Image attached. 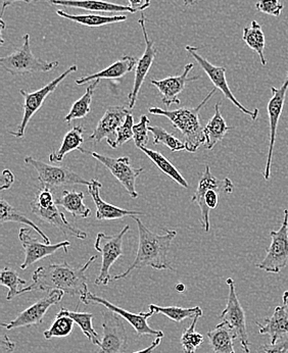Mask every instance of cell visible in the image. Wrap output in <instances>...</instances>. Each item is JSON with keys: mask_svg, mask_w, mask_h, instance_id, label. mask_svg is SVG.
I'll return each instance as SVG.
<instances>
[{"mask_svg": "<svg viewBox=\"0 0 288 353\" xmlns=\"http://www.w3.org/2000/svg\"><path fill=\"white\" fill-rule=\"evenodd\" d=\"M97 259L96 255L90 257L88 261L81 268L72 267L67 261L61 263H52L38 268L32 275V284L19 291V295L34 291L61 290L67 294L82 295L88 291L87 277L85 275L89 265Z\"/></svg>", "mask_w": 288, "mask_h": 353, "instance_id": "cell-1", "label": "cell"}, {"mask_svg": "<svg viewBox=\"0 0 288 353\" xmlns=\"http://www.w3.org/2000/svg\"><path fill=\"white\" fill-rule=\"evenodd\" d=\"M137 223L140 242L135 259L126 272L116 275L112 281L123 280L131 275L132 272L142 269L144 267H151L155 270H170L174 271L168 261V252L173 239L176 237L177 232L174 230L165 229L163 234H155L151 232L138 216H133Z\"/></svg>", "mask_w": 288, "mask_h": 353, "instance_id": "cell-2", "label": "cell"}, {"mask_svg": "<svg viewBox=\"0 0 288 353\" xmlns=\"http://www.w3.org/2000/svg\"><path fill=\"white\" fill-rule=\"evenodd\" d=\"M217 88L213 89L206 99H204L196 108H181L178 110H165L160 108H151L148 112L155 116H162L167 118L175 129L180 131L184 138V143L189 152H196L200 145L204 144V128L200 123V112L207 102L210 101Z\"/></svg>", "mask_w": 288, "mask_h": 353, "instance_id": "cell-3", "label": "cell"}, {"mask_svg": "<svg viewBox=\"0 0 288 353\" xmlns=\"http://www.w3.org/2000/svg\"><path fill=\"white\" fill-rule=\"evenodd\" d=\"M234 185L229 178L219 180L211 173L210 165H207L204 174L198 182L194 196L191 201L196 202L200 208V223L204 231H210V212L217 208L219 203V193L231 194Z\"/></svg>", "mask_w": 288, "mask_h": 353, "instance_id": "cell-4", "label": "cell"}, {"mask_svg": "<svg viewBox=\"0 0 288 353\" xmlns=\"http://www.w3.org/2000/svg\"><path fill=\"white\" fill-rule=\"evenodd\" d=\"M22 48L6 57H0V65L12 76L30 75L34 73H46L57 69L59 61H48L35 57L32 52L30 35L23 36Z\"/></svg>", "mask_w": 288, "mask_h": 353, "instance_id": "cell-5", "label": "cell"}, {"mask_svg": "<svg viewBox=\"0 0 288 353\" xmlns=\"http://www.w3.org/2000/svg\"><path fill=\"white\" fill-rule=\"evenodd\" d=\"M30 206H31L32 214H35L46 224L57 228L64 235L75 237L77 239H86V232L72 226L65 218V214L59 212L55 203L52 191L49 189H40L35 199L30 203Z\"/></svg>", "mask_w": 288, "mask_h": 353, "instance_id": "cell-6", "label": "cell"}, {"mask_svg": "<svg viewBox=\"0 0 288 353\" xmlns=\"http://www.w3.org/2000/svg\"><path fill=\"white\" fill-rule=\"evenodd\" d=\"M25 163L35 169L38 174V181L44 189L53 191L59 187L67 185H86L88 186L90 181H87L78 174L73 172L67 167L51 165L44 161H38L32 157H25Z\"/></svg>", "mask_w": 288, "mask_h": 353, "instance_id": "cell-7", "label": "cell"}, {"mask_svg": "<svg viewBox=\"0 0 288 353\" xmlns=\"http://www.w3.org/2000/svg\"><path fill=\"white\" fill-rule=\"evenodd\" d=\"M130 227L125 226L116 235L108 236L98 233L96 236L95 248L102 254V268L99 275L95 279V285H108L112 281L110 275L111 268L123 255V238L129 231Z\"/></svg>", "mask_w": 288, "mask_h": 353, "instance_id": "cell-8", "label": "cell"}, {"mask_svg": "<svg viewBox=\"0 0 288 353\" xmlns=\"http://www.w3.org/2000/svg\"><path fill=\"white\" fill-rule=\"evenodd\" d=\"M226 283L229 286V294H228L225 310L222 312L220 319H221L222 322L225 323L232 330L236 340L240 341L243 352L249 353L251 350H249L247 316H245L244 310L241 306L240 299H238V294H236L233 279H227Z\"/></svg>", "mask_w": 288, "mask_h": 353, "instance_id": "cell-9", "label": "cell"}, {"mask_svg": "<svg viewBox=\"0 0 288 353\" xmlns=\"http://www.w3.org/2000/svg\"><path fill=\"white\" fill-rule=\"evenodd\" d=\"M77 69H78V67H77L76 65H72L67 71L64 72L61 75H59L57 78H55V80L51 81V82H49L48 85L42 87L39 90L34 91V92L32 93H28L27 91L25 90H20L21 94H22V97H24L25 99L24 116H23L22 122H21V124L17 128L16 131H10L8 133L17 138L24 137L26 128H27L31 119L33 118L34 114L41 108L46 99L57 88V86H59L68 76L76 72Z\"/></svg>", "mask_w": 288, "mask_h": 353, "instance_id": "cell-10", "label": "cell"}, {"mask_svg": "<svg viewBox=\"0 0 288 353\" xmlns=\"http://www.w3.org/2000/svg\"><path fill=\"white\" fill-rule=\"evenodd\" d=\"M270 246L267 248L266 257L257 267L266 273L279 274L288 263V210H285L282 226L278 231H271Z\"/></svg>", "mask_w": 288, "mask_h": 353, "instance_id": "cell-11", "label": "cell"}, {"mask_svg": "<svg viewBox=\"0 0 288 353\" xmlns=\"http://www.w3.org/2000/svg\"><path fill=\"white\" fill-rule=\"evenodd\" d=\"M127 348V331L121 316L112 310H104L102 345L95 353H126Z\"/></svg>", "mask_w": 288, "mask_h": 353, "instance_id": "cell-12", "label": "cell"}, {"mask_svg": "<svg viewBox=\"0 0 288 353\" xmlns=\"http://www.w3.org/2000/svg\"><path fill=\"white\" fill-rule=\"evenodd\" d=\"M79 152L82 153H88L93 155L95 159H97L99 163H102L108 171L112 173V175L120 182L122 186L127 191L128 194L132 199H137L138 193L136 191V179L137 176L144 171V168L140 169H134L130 165V159L128 157H106V155L99 154L95 152H88L82 148H78Z\"/></svg>", "mask_w": 288, "mask_h": 353, "instance_id": "cell-13", "label": "cell"}, {"mask_svg": "<svg viewBox=\"0 0 288 353\" xmlns=\"http://www.w3.org/2000/svg\"><path fill=\"white\" fill-rule=\"evenodd\" d=\"M200 50V48H195V46H185V50L189 52L191 57L195 59L196 63L204 70V73L210 78L211 82L214 84L215 88L219 89L228 101H231L236 108H240V112L251 117V120H257L258 117H259V110L256 108L253 112L247 110V108H244V106L236 99V97H234L229 85H228L227 79H226L225 68L218 67V65H214L213 63H211L208 59L198 54V50Z\"/></svg>", "mask_w": 288, "mask_h": 353, "instance_id": "cell-14", "label": "cell"}, {"mask_svg": "<svg viewBox=\"0 0 288 353\" xmlns=\"http://www.w3.org/2000/svg\"><path fill=\"white\" fill-rule=\"evenodd\" d=\"M80 301L82 303L89 305V304H95V305H102L106 307V310H112L116 312L117 314L123 318L124 320L127 321L135 331L137 336H155L157 337L164 338V332L160 330H155L149 327L147 324V320L151 316H155L153 312L149 310L148 312H140V314H133V312H128V310H123L115 304L111 303L106 299L98 297L97 295L93 293L87 292L86 294L80 296Z\"/></svg>", "mask_w": 288, "mask_h": 353, "instance_id": "cell-15", "label": "cell"}, {"mask_svg": "<svg viewBox=\"0 0 288 353\" xmlns=\"http://www.w3.org/2000/svg\"><path fill=\"white\" fill-rule=\"evenodd\" d=\"M288 90V73L287 79L283 82L280 88L271 87L272 97L268 102L267 112L269 117V125H270V140H269L268 157H267L266 168L263 173L265 180L268 181L271 175V165H272L273 150H274L275 141H276L277 127H278L279 119L282 114L285 108V99Z\"/></svg>", "mask_w": 288, "mask_h": 353, "instance_id": "cell-16", "label": "cell"}, {"mask_svg": "<svg viewBox=\"0 0 288 353\" xmlns=\"http://www.w3.org/2000/svg\"><path fill=\"white\" fill-rule=\"evenodd\" d=\"M31 230L22 228L19 233V239L24 248L25 261L21 265V269L26 270L30 265H34L37 261L55 254L59 250H64L68 253V248L71 246V242L63 241L57 244L46 243L44 241H39L36 238L32 237Z\"/></svg>", "mask_w": 288, "mask_h": 353, "instance_id": "cell-17", "label": "cell"}, {"mask_svg": "<svg viewBox=\"0 0 288 353\" xmlns=\"http://www.w3.org/2000/svg\"><path fill=\"white\" fill-rule=\"evenodd\" d=\"M65 292L61 290L51 291L46 297L38 301L37 303L32 304L30 307L21 312L14 321L8 323H3L1 325L6 330L17 328H24V327L38 326L44 323V316L49 308L61 303Z\"/></svg>", "mask_w": 288, "mask_h": 353, "instance_id": "cell-18", "label": "cell"}, {"mask_svg": "<svg viewBox=\"0 0 288 353\" xmlns=\"http://www.w3.org/2000/svg\"><path fill=\"white\" fill-rule=\"evenodd\" d=\"M145 23H146V18H145L144 14H142L140 20H138V24H140L142 30V33H144L145 50L144 54L140 57V61H137L133 88H132L129 95H128L130 110H132V108L135 106L140 89H142L145 78H146L151 68L153 67V61H155L157 54V50L155 46V41L149 39L148 33H147L146 27H145Z\"/></svg>", "mask_w": 288, "mask_h": 353, "instance_id": "cell-19", "label": "cell"}, {"mask_svg": "<svg viewBox=\"0 0 288 353\" xmlns=\"http://www.w3.org/2000/svg\"><path fill=\"white\" fill-rule=\"evenodd\" d=\"M192 68H193V63H187L181 75L168 77V78L163 79V80H153V79H151V84L157 87V90L160 91V94H161L162 101L167 108L172 105V104H180L181 101L178 99V95L184 90L187 83L198 80L200 78V76L189 78V75Z\"/></svg>", "mask_w": 288, "mask_h": 353, "instance_id": "cell-20", "label": "cell"}, {"mask_svg": "<svg viewBox=\"0 0 288 353\" xmlns=\"http://www.w3.org/2000/svg\"><path fill=\"white\" fill-rule=\"evenodd\" d=\"M131 112L125 106H111L106 110L88 139L95 142H100L104 139H106V142L114 141L116 139L115 133L117 135V131L125 122L126 117Z\"/></svg>", "mask_w": 288, "mask_h": 353, "instance_id": "cell-21", "label": "cell"}, {"mask_svg": "<svg viewBox=\"0 0 288 353\" xmlns=\"http://www.w3.org/2000/svg\"><path fill=\"white\" fill-rule=\"evenodd\" d=\"M89 195L93 197L96 208V220L97 221H113L121 220L126 216H144V212H138V210H125V208H118L104 201L100 197V189L102 184L98 182L95 179H93L89 183L88 186Z\"/></svg>", "mask_w": 288, "mask_h": 353, "instance_id": "cell-22", "label": "cell"}, {"mask_svg": "<svg viewBox=\"0 0 288 353\" xmlns=\"http://www.w3.org/2000/svg\"><path fill=\"white\" fill-rule=\"evenodd\" d=\"M256 324L259 327V333L261 335H268L272 344L288 339L287 306H277L272 316L265 319L264 324H261L260 322H257Z\"/></svg>", "mask_w": 288, "mask_h": 353, "instance_id": "cell-23", "label": "cell"}, {"mask_svg": "<svg viewBox=\"0 0 288 353\" xmlns=\"http://www.w3.org/2000/svg\"><path fill=\"white\" fill-rule=\"evenodd\" d=\"M51 6L79 8L87 12H108V14H134L129 6L112 3L102 0H48Z\"/></svg>", "mask_w": 288, "mask_h": 353, "instance_id": "cell-24", "label": "cell"}, {"mask_svg": "<svg viewBox=\"0 0 288 353\" xmlns=\"http://www.w3.org/2000/svg\"><path fill=\"white\" fill-rule=\"evenodd\" d=\"M136 65H137V61L135 57H131V55H124L119 61H115L106 69L102 70L93 75L78 78L75 82L77 85H84L91 81L100 80V79L114 80V79L123 78L127 74L131 73L135 69Z\"/></svg>", "mask_w": 288, "mask_h": 353, "instance_id": "cell-25", "label": "cell"}, {"mask_svg": "<svg viewBox=\"0 0 288 353\" xmlns=\"http://www.w3.org/2000/svg\"><path fill=\"white\" fill-rule=\"evenodd\" d=\"M220 106H221V103L218 102L215 105L214 116L204 128V139H206L204 146L208 150H213L216 144L222 141L226 134L232 129L231 127L226 124V121L224 120L221 110H220Z\"/></svg>", "mask_w": 288, "mask_h": 353, "instance_id": "cell-26", "label": "cell"}, {"mask_svg": "<svg viewBox=\"0 0 288 353\" xmlns=\"http://www.w3.org/2000/svg\"><path fill=\"white\" fill-rule=\"evenodd\" d=\"M57 16L67 19L72 22L77 23L89 28H98L102 26L118 24V23L127 21L125 14H116V16H100V14H71L64 10H57Z\"/></svg>", "mask_w": 288, "mask_h": 353, "instance_id": "cell-27", "label": "cell"}, {"mask_svg": "<svg viewBox=\"0 0 288 353\" xmlns=\"http://www.w3.org/2000/svg\"><path fill=\"white\" fill-rule=\"evenodd\" d=\"M211 347L216 353H236L234 340H236L232 330L222 322L216 328L208 332Z\"/></svg>", "mask_w": 288, "mask_h": 353, "instance_id": "cell-28", "label": "cell"}, {"mask_svg": "<svg viewBox=\"0 0 288 353\" xmlns=\"http://www.w3.org/2000/svg\"><path fill=\"white\" fill-rule=\"evenodd\" d=\"M57 205L63 206L75 218L87 219L91 210L85 205L84 193L78 191H64L63 194L55 199Z\"/></svg>", "mask_w": 288, "mask_h": 353, "instance_id": "cell-29", "label": "cell"}, {"mask_svg": "<svg viewBox=\"0 0 288 353\" xmlns=\"http://www.w3.org/2000/svg\"><path fill=\"white\" fill-rule=\"evenodd\" d=\"M83 133H84V128L81 125L73 127L64 137L61 148L57 152L49 154V161L51 163H61L68 153L72 152L73 150H78V148L84 143Z\"/></svg>", "mask_w": 288, "mask_h": 353, "instance_id": "cell-30", "label": "cell"}, {"mask_svg": "<svg viewBox=\"0 0 288 353\" xmlns=\"http://www.w3.org/2000/svg\"><path fill=\"white\" fill-rule=\"evenodd\" d=\"M10 222L19 223V224L31 227L34 231L37 232V234L41 236L42 239H44L46 243L50 242L48 236L44 234L42 230L39 229V227H38L35 223L32 222L24 214H22V212L17 210V208H15L14 206L10 205L8 202H6L4 199H1V201H0V224L3 225L6 224V223Z\"/></svg>", "mask_w": 288, "mask_h": 353, "instance_id": "cell-31", "label": "cell"}, {"mask_svg": "<svg viewBox=\"0 0 288 353\" xmlns=\"http://www.w3.org/2000/svg\"><path fill=\"white\" fill-rule=\"evenodd\" d=\"M57 316H68L72 318L91 343L97 345L98 347L102 345V339L93 326L95 314H88V312H71V310H66L65 307H61Z\"/></svg>", "mask_w": 288, "mask_h": 353, "instance_id": "cell-32", "label": "cell"}, {"mask_svg": "<svg viewBox=\"0 0 288 353\" xmlns=\"http://www.w3.org/2000/svg\"><path fill=\"white\" fill-rule=\"evenodd\" d=\"M242 40L251 50L258 53L261 63L265 67L267 65V59L264 54L266 40L262 26L257 21L251 22V27H245L243 29Z\"/></svg>", "mask_w": 288, "mask_h": 353, "instance_id": "cell-33", "label": "cell"}, {"mask_svg": "<svg viewBox=\"0 0 288 353\" xmlns=\"http://www.w3.org/2000/svg\"><path fill=\"white\" fill-rule=\"evenodd\" d=\"M142 152L163 172L165 175H167L169 178L173 179L175 182L178 183L180 186L183 188H189V183L186 182L183 176L181 175L180 172L170 163V161L167 157H164L161 152H155V150H149L147 148H140Z\"/></svg>", "mask_w": 288, "mask_h": 353, "instance_id": "cell-34", "label": "cell"}, {"mask_svg": "<svg viewBox=\"0 0 288 353\" xmlns=\"http://www.w3.org/2000/svg\"><path fill=\"white\" fill-rule=\"evenodd\" d=\"M149 310L153 312V314H162L175 323H182L186 319H194L195 316H202V308L200 306L195 307H178V306H159L155 304L149 305Z\"/></svg>", "mask_w": 288, "mask_h": 353, "instance_id": "cell-35", "label": "cell"}, {"mask_svg": "<svg viewBox=\"0 0 288 353\" xmlns=\"http://www.w3.org/2000/svg\"><path fill=\"white\" fill-rule=\"evenodd\" d=\"M100 80H95L86 88V92L82 95L81 99L73 103L69 114L66 116L65 122L70 124L73 121L84 119L91 110V102H93V94L96 87L99 84Z\"/></svg>", "mask_w": 288, "mask_h": 353, "instance_id": "cell-36", "label": "cell"}, {"mask_svg": "<svg viewBox=\"0 0 288 353\" xmlns=\"http://www.w3.org/2000/svg\"><path fill=\"white\" fill-rule=\"evenodd\" d=\"M27 281L19 277V274L10 267L3 268L0 272V284L8 289L6 301H10L16 296H19V287L23 286Z\"/></svg>", "mask_w": 288, "mask_h": 353, "instance_id": "cell-37", "label": "cell"}, {"mask_svg": "<svg viewBox=\"0 0 288 353\" xmlns=\"http://www.w3.org/2000/svg\"><path fill=\"white\" fill-rule=\"evenodd\" d=\"M148 130L153 134V144H163V145L170 148L172 152L186 150V145H185L184 142L181 141L178 138L169 133L164 128L159 126L149 127Z\"/></svg>", "mask_w": 288, "mask_h": 353, "instance_id": "cell-38", "label": "cell"}, {"mask_svg": "<svg viewBox=\"0 0 288 353\" xmlns=\"http://www.w3.org/2000/svg\"><path fill=\"white\" fill-rule=\"evenodd\" d=\"M198 319L200 316L192 319L191 326L182 332L180 343L183 348V353H196V350L204 342V336L195 331Z\"/></svg>", "mask_w": 288, "mask_h": 353, "instance_id": "cell-39", "label": "cell"}, {"mask_svg": "<svg viewBox=\"0 0 288 353\" xmlns=\"http://www.w3.org/2000/svg\"><path fill=\"white\" fill-rule=\"evenodd\" d=\"M74 320L68 316H57L51 324L50 328L44 332L46 339L53 337H67L74 328Z\"/></svg>", "mask_w": 288, "mask_h": 353, "instance_id": "cell-40", "label": "cell"}, {"mask_svg": "<svg viewBox=\"0 0 288 353\" xmlns=\"http://www.w3.org/2000/svg\"><path fill=\"white\" fill-rule=\"evenodd\" d=\"M133 127L134 118L132 114H129L126 117L125 122L123 123V125H122V126L119 128L118 131H117L116 139H115L114 141L106 142V143H108L111 148H114V150L120 148V146L125 144L126 142L133 139Z\"/></svg>", "mask_w": 288, "mask_h": 353, "instance_id": "cell-41", "label": "cell"}, {"mask_svg": "<svg viewBox=\"0 0 288 353\" xmlns=\"http://www.w3.org/2000/svg\"><path fill=\"white\" fill-rule=\"evenodd\" d=\"M149 124H151V121L147 118V116L144 114L140 119V122L137 125H134V143H135L136 148H140V150L142 148H146L147 142H148L147 132L149 131Z\"/></svg>", "mask_w": 288, "mask_h": 353, "instance_id": "cell-42", "label": "cell"}, {"mask_svg": "<svg viewBox=\"0 0 288 353\" xmlns=\"http://www.w3.org/2000/svg\"><path fill=\"white\" fill-rule=\"evenodd\" d=\"M256 8L263 14L277 18L282 14L285 6L281 3L280 0H259L256 3Z\"/></svg>", "mask_w": 288, "mask_h": 353, "instance_id": "cell-43", "label": "cell"}, {"mask_svg": "<svg viewBox=\"0 0 288 353\" xmlns=\"http://www.w3.org/2000/svg\"><path fill=\"white\" fill-rule=\"evenodd\" d=\"M288 339L275 344H264L258 348L257 353H287Z\"/></svg>", "mask_w": 288, "mask_h": 353, "instance_id": "cell-44", "label": "cell"}, {"mask_svg": "<svg viewBox=\"0 0 288 353\" xmlns=\"http://www.w3.org/2000/svg\"><path fill=\"white\" fill-rule=\"evenodd\" d=\"M128 2L134 14L137 12H144L151 6V0H128Z\"/></svg>", "mask_w": 288, "mask_h": 353, "instance_id": "cell-45", "label": "cell"}, {"mask_svg": "<svg viewBox=\"0 0 288 353\" xmlns=\"http://www.w3.org/2000/svg\"><path fill=\"white\" fill-rule=\"evenodd\" d=\"M15 183V176L12 172L8 170H4L1 176V186H0V190H6L10 189L12 185Z\"/></svg>", "mask_w": 288, "mask_h": 353, "instance_id": "cell-46", "label": "cell"}, {"mask_svg": "<svg viewBox=\"0 0 288 353\" xmlns=\"http://www.w3.org/2000/svg\"><path fill=\"white\" fill-rule=\"evenodd\" d=\"M19 1L26 2V3H31V2L37 1V0H2L1 16H3L4 12H6V10L8 6H12V4Z\"/></svg>", "mask_w": 288, "mask_h": 353, "instance_id": "cell-47", "label": "cell"}, {"mask_svg": "<svg viewBox=\"0 0 288 353\" xmlns=\"http://www.w3.org/2000/svg\"><path fill=\"white\" fill-rule=\"evenodd\" d=\"M162 339H163V337H157L155 340H153V343H151V345L149 346V347L144 348V350H140V352H135L133 353H153V350H155V348H157V346L160 345V343H161Z\"/></svg>", "mask_w": 288, "mask_h": 353, "instance_id": "cell-48", "label": "cell"}, {"mask_svg": "<svg viewBox=\"0 0 288 353\" xmlns=\"http://www.w3.org/2000/svg\"><path fill=\"white\" fill-rule=\"evenodd\" d=\"M198 1H200V0H183V4H184L186 8H191V6L198 3Z\"/></svg>", "mask_w": 288, "mask_h": 353, "instance_id": "cell-49", "label": "cell"}, {"mask_svg": "<svg viewBox=\"0 0 288 353\" xmlns=\"http://www.w3.org/2000/svg\"><path fill=\"white\" fill-rule=\"evenodd\" d=\"M175 289H176L177 292L183 293L185 291V285L183 283H178Z\"/></svg>", "mask_w": 288, "mask_h": 353, "instance_id": "cell-50", "label": "cell"}, {"mask_svg": "<svg viewBox=\"0 0 288 353\" xmlns=\"http://www.w3.org/2000/svg\"><path fill=\"white\" fill-rule=\"evenodd\" d=\"M0 24H1V28H0V31H1V34H0V39H1V44L4 43L3 40V35H2V32H3V30L6 29V23H4V21L0 20Z\"/></svg>", "mask_w": 288, "mask_h": 353, "instance_id": "cell-51", "label": "cell"}, {"mask_svg": "<svg viewBox=\"0 0 288 353\" xmlns=\"http://www.w3.org/2000/svg\"><path fill=\"white\" fill-rule=\"evenodd\" d=\"M282 301L283 305H285L287 307H288V291H285V294H283Z\"/></svg>", "mask_w": 288, "mask_h": 353, "instance_id": "cell-52", "label": "cell"}]
</instances>
